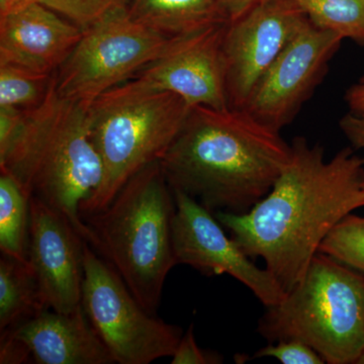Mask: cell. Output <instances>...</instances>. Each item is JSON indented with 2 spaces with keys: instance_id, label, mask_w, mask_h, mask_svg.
I'll use <instances>...</instances> for the list:
<instances>
[{
  "instance_id": "cell-1",
  "label": "cell",
  "mask_w": 364,
  "mask_h": 364,
  "mask_svg": "<svg viewBox=\"0 0 364 364\" xmlns=\"http://www.w3.org/2000/svg\"><path fill=\"white\" fill-rule=\"evenodd\" d=\"M291 146L272 191L249 212L214 214L251 259L264 261L286 293L303 279L334 227L364 208V159L351 146L329 161L322 146L303 136Z\"/></svg>"
},
{
  "instance_id": "cell-2",
  "label": "cell",
  "mask_w": 364,
  "mask_h": 364,
  "mask_svg": "<svg viewBox=\"0 0 364 364\" xmlns=\"http://www.w3.org/2000/svg\"><path fill=\"white\" fill-rule=\"evenodd\" d=\"M291 146L244 109L193 107L160 160L169 186L213 214H245L272 191Z\"/></svg>"
},
{
  "instance_id": "cell-3",
  "label": "cell",
  "mask_w": 364,
  "mask_h": 364,
  "mask_svg": "<svg viewBox=\"0 0 364 364\" xmlns=\"http://www.w3.org/2000/svg\"><path fill=\"white\" fill-rule=\"evenodd\" d=\"M1 173L20 183L65 215L86 242L88 229L80 208L104 179V165L91 139L87 104L59 97L54 83L49 97L28 109L9 149L0 156Z\"/></svg>"
},
{
  "instance_id": "cell-4",
  "label": "cell",
  "mask_w": 364,
  "mask_h": 364,
  "mask_svg": "<svg viewBox=\"0 0 364 364\" xmlns=\"http://www.w3.org/2000/svg\"><path fill=\"white\" fill-rule=\"evenodd\" d=\"M176 208L159 160L132 176L107 208L83 218L87 243L111 263L153 315L167 275L176 265L172 241Z\"/></svg>"
},
{
  "instance_id": "cell-5",
  "label": "cell",
  "mask_w": 364,
  "mask_h": 364,
  "mask_svg": "<svg viewBox=\"0 0 364 364\" xmlns=\"http://www.w3.org/2000/svg\"><path fill=\"white\" fill-rule=\"evenodd\" d=\"M191 109L176 93L139 90L128 81L87 104L90 136L102 158L104 179L81 205L82 218L104 210L132 176L161 160Z\"/></svg>"
},
{
  "instance_id": "cell-6",
  "label": "cell",
  "mask_w": 364,
  "mask_h": 364,
  "mask_svg": "<svg viewBox=\"0 0 364 364\" xmlns=\"http://www.w3.org/2000/svg\"><path fill=\"white\" fill-rule=\"evenodd\" d=\"M257 332L268 343L296 340L325 363L355 364L364 348V274L318 252L301 282L267 306Z\"/></svg>"
},
{
  "instance_id": "cell-7",
  "label": "cell",
  "mask_w": 364,
  "mask_h": 364,
  "mask_svg": "<svg viewBox=\"0 0 364 364\" xmlns=\"http://www.w3.org/2000/svg\"><path fill=\"white\" fill-rule=\"evenodd\" d=\"M176 37L136 23L122 4L83 28L55 75L59 97L90 104L162 56Z\"/></svg>"
},
{
  "instance_id": "cell-8",
  "label": "cell",
  "mask_w": 364,
  "mask_h": 364,
  "mask_svg": "<svg viewBox=\"0 0 364 364\" xmlns=\"http://www.w3.org/2000/svg\"><path fill=\"white\" fill-rule=\"evenodd\" d=\"M82 306L116 363L172 358L183 331L146 311L111 263L85 244Z\"/></svg>"
},
{
  "instance_id": "cell-9",
  "label": "cell",
  "mask_w": 364,
  "mask_h": 364,
  "mask_svg": "<svg viewBox=\"0 0 364 364\" xmlns=\"http://www.w3.org/2000/svg\"><path fill=\"white\" fill-rule=\"evenodd\" d=\"M342 41L309 21L263 74L242 109L280 133L320 85Z\"/></svg>"
},
{
  "instance_id": "cell-10",
  "label": "cell",
  "mask_w": 364,
  "mask_h": 364,
  "mask_svg": "<svg viewBox=\"0 0 364 364\" xmlns=\"http://www.w3.org/2000/svg\"><path fill=\"white\" fill-rule=\"evenodd\" d=\"M172 191L176 205L172 227L176 265H188L208 277L230 275L247 287L265 306L284 299L287 293L279 282L227 236L212 212L186 193Z\"/></svg>"
},
{
  "instance_id": "cell-11",
  "label": "cell",
  "mask_w": 364,
  "mask_h": 364,
  "mask_svg": "<svg viewBox=\"0 0 364 364\" xmlns=\"http://www.w3.org/2000/svg\"><path fill=\"white\" fill-rule=\"evenodd\" d=\"M309 21L294 0H268L227 23L223 57L230 109H243L263 74Z\"/></svg>"
},
{
  "instance_id": "cell-12",
  "label": "cell",
  "mask_w": 364,
  "mask_h": 364,
  "mask_svg": "<svg viewBox=\"0 0 364 364\" xmlns=\"http://www.w3.org/2000/svg\"><path fill=\"white\" fill-rule=\"evenodd\" d=\"M227 23L176 37L162 56L128 82L139 90L176 93L191 107L230 109L223 57Z\"/></svg>"
},
{
  "instance_id": "cell-13",
  "label": "cell",
  "mask_w": 364,
  "mask_h": 364,
  "mask_svg": "<svg viewBox=\"0 0 364 364\" xmlns=\"http://www.w3.org/2000/svg\"><path fill=\"white\" fill-rule=\"evenodd\" d=\"M85 242L65 215L30 196L28 261L50 310L70 313L82 304Z\"/></svg>"
},
{
  "instance_id": "cell-14",
  "label": "cell",
  "mask_w": 364,
  "mask_h": 364,
  "mask_svg": "<svg viewBox=\"0 0 364 364\" xmlns=\"http://www.w3.org/2000/svg\"><path fill=\"white\" fill-rule=\"evenodd\" d=\"M82 35V28L37 2L0 18V64L37 73H54Z\"/></svg>"
},
{
  "instance_id": "cell-15",
  "label": "cell",
  "mask_w": 364,
  "mask_h": 364,
  "mask_svg": "<svg viewBox=\"0 0 364 364\" xmlns=\"http://www.w3.org/2000/svg\"><path fill=\"white\" fill-rule=\"evenodd\" d=\"M11 331L38 364H114L109 348L86 315L82 304L70 313L46 309Z\"/></svg>"
},
{
  "instance_id": "cell-16",
  "label": "cell",
  "mask_w": 364,
  "mask_h": 364,
  "mask_svg": "<svg viewBox=\"0 0 364 364\" xmlns=\"http://www.w3.org/2000/svg\"><path fill=\"white\" fill-rule=\"evenodd\" d=\"M136 23L179 37L228 23L219 0H119Z\"/></svg>"
},
{
  "instance_id": "cell-17",
  "label": "cell",
  "mask_w": 364,
  "mask_h": 364,
  "mask_svg": "<svg viewBox=\"0 0 364 364\" xmlns=\"http://www.w3.org/2000/svg\"><path fill=\"white\" fill-rule=\"evenodd\" d=\"M48 309L28 260L1 253L0 331L13 329Z\"/></svg>"
},
{
  "instance_id": "cell-18",
  "label": "cell",
  "mask_w": 364,
  "mask_h": 364,
  "mask_svg": "<svg viewBox=\"0 0 364 364\" xmlns=\"http://www.w3.org/2000/svg\"><path fill=\"white\" fill-rule=\"evenodd\" d=\"M30 198L9 174L0 176V250L28 260Z\"/></svg>"
},
{
  "instance_id": "cell-19",
  "label": "cell",
  "mask_w": 364,
  "mask_h": 364,
  "mask_svg": "<svg viewBox=\"0 0 364 364\" xmlns=\"http://www.w3.org/2000/svg\"><path fill=\"white\" fill-rule=\"evenodd\" d=\"M314 26L364 46V0H294Z\"/></svg>"
},
{
  "instance_id": "cell-20",
  "label": "cell",
  "mask_w": 364,
  "mask_h": 364,
  "mask_svg": "<svg viewBox=\"0 0 364 364\" xmlns=\"http://www.w3.org/2000/svg\"><path fill=\"white\" fill-rule=\"evenodd\" d=\"M56 72L42 74L11 64H0V107L33 109L44 104Z\"/></svg>"
},
{
  "instance_id": "cell-21",
  "label": "cell",
  "mask_w": 364,
  "mask_h": 364,
  "mask_svg": "<svg viewBox=\"0 0 364 364\" xmlns=\"http://www.w3.org/2000/svg\"><path fill=\"white\" fill-rule=\"evenodd\" d=\"M318 252L364 274V218L346 215L326 237Z\"/></svg>"
},
{
  "instance_id": "cell-22",
  "label": "cell",
  "mask_w": 364,
  "mask_h": 364,
  "mask_svg": "<svg viewBox=\"0 0 364 364\" xmlns=\"http://www.w3.org/2000/svg\"><path fill=\"white\" fill-rule=\"evenodd\" d=\"M39 2L85 28L119 4V0H39Z\"/></svg>"
},
{
  "instance_id": "cell-23",
  "label": "cell",
  "mask_w": 364,
  "mask_h": 364,
  "mask_svg": "<svg viewBox=\"0 0 364 364\" xmlns=\"http://www.w3.org/2000/svg\"><path fill=\"white\" fill-rule=\"evenodd\" d=\"M272 358L284 364H324V359L308 345L296 340L268 343L250 359Z\"/></svg>"
},
{
  "instance_id": "cell-24",
  "label": "cell",
  "mask_w": 364,
  "mask_h": 364,
  "mask_svg": "<svg viewBox=\"0 0 364 364\" xmlns=\"http://www.w3.org/2000/svg\"><path fill=\"white\" fill-rule=\"evenodd\" d=\"M223 358L218 352L205 350L196 343L193 325L182 335L178 346L172 355V364H219Z\"/></svg>"
},
{
  "instance_id": "cell-25",
  "label": "cell",
  "mask_w": 364,
  "mask_h": 364,
  "mask_svg": "<svg viewBox=\"0 0 364 364\" xmlns=\"http://www.w3.org/2000/svg\"><path fill=\"white\" fill-rule=\"evenodd\" d=\"M32 358L26 345L14 336L9 330L1 331L0 337V363L23 364L30 363Z\"/></svg>"
},
{
  "instance_id": "cell-26",
  "label": "cell",
  "mask_w": 364,
  "mask_h": 364,
  "mask_svg": "<svg viewBox=\"0 0 364 364\" xmlns=\"http://www.w3.org/2000/svg\"><path fill=\"white\" fill-rule=\"evenodd\" d=\"M339 127L354 150H364V114L349 112L340 119Z\"/></svg>"
},
{
  "instance_id": "cell-27",
  "label": "cell",
  "mask_w": 364,
  "mask_h": 364,
  "mask_svg": "<svg viewBox=\"0 0 364 364\" xmlns=\"http://www.w3.org/2000/svg\"><path fill=\"white\" fill-rule=\"evenodd\" d=\"M267 1L268 0H219L220 6L228 23L241 18L254 7Z\"/></svg>"
},
{
  "instance_id": "cell-28",
  "label": "cell",
  "mask_w": 364,
  "mask_h": 364,
  "mask_svg": "<svg viewBox=\"0 0 364 364\" xmlns=\"http://www.w3.org/2000/svg\"><path fill=\"white\" fill-rule=\"evenodd\" d=\"M345 102L349 107V112L364 114V76L347 90Z\"/></svg>"
},
{
  "instance_id": "cell-29",
  "label": "cell",
  "mask_w": 364,
  "mask_h": 364,
  "mask_svg": "<svg viewBox=\"0 0 364 364\" xmlns=\"http://www.w3.org/2000/svg\"><path fill=\"white\" fill-rule=\"evenodd\" d=\"M39 0H0V18L23 11Z\"/></svg>"
},
{
  "instance_id": "cell-30",
  "label": "cell",
  "mask_w": 364,
  "mask_h": 364,
  "mask_svg": "<svg viewBox=\"0 0 364 364\" xmlns=\"http://www.w3.org/2000/svg\"><path fill=\"white\" fill-rule=\"evenodd\" d=\"M355 364H364V348L363 350L361 351L360 355H359Z\"/></svg>"
}]
</instances>
